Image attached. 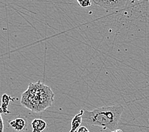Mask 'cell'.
<instances>
[{
	"instance_id": "8",
	"label": "cell",
	"mask_w": 149,
	"mask_h": 132,
	"mask_svg": "<svg viewBox=\"0 0 149 132\" xmlns=\"http://www.w3.org/2000/svg\"><path fill=\"white\" fill-rule=\"evenodd\" d=\"M77 2L79 3V5L83 8L89 7L91 5V3L90 0H76Z\"/></svg>"
},
{
	"instance_id": "12",
	"label": "cell",
	"mask_w": 149,
	"mask_h": 132,
	"mask_svg": "<svg viewBox=\"0 0 149 132\" xmlns=\"http://www.w3.org/2000/svg\"><path fill=\"white\" fill-rule=\"evenodd\" d=\"M136 1H141V0H136Z\"/></svg>"
},
{
	"instance_id": "5",
	"label": "cell",
	"mask_w": 149,
	"mask_h": 132,
	"mask_svg": "<svg viewBox=\"0 0 149 132\" xmlns=\"http://www.w3.org/2000/svg\"><path fill=\"white\" fill-rule=\"evenodd\" d=\"M8 123L10 126L18 132L23 131L26 126V121L23 118H17L15 119L9 121Z\"/></svg>"
},
{
	"instance_id": "9",
	"label": "cell",
	"mask_w": 149,
	"mask_h": 132,
	"mask_svg": "<svg viewBox=\"0 0 149 132\" xmlns=\"http://www.w3.org/2000/svg\"><path fill=\"white\" fill-rule=\"evenodd\" d=\"M77 132H90V131L85 126H81L79 128V129H78Z\"/></svg>"
},
{
	"instance_id": "10",
	"label": "cell",
	"mask_w": 149,
	"mask_h": 132,
	"mask_svg": "<svg viewBox=\"0 0 149 132\" xmlns=\"http://www.w3.org/2000/svg\"><path fill=\"white\" fill-rule=\"evenodd\" d=\"M0 119H1V132H3V130H4V123H3V117L1 115L0 116Z\"/></svg>"
},
{
	"instance_id": "4",
	"label": "cell",
	"mask_w": 149,
	"mask_h": 132,
	"mask_svg": "<svg viewBox=\"0 0 149 132\" xmlns=\"http://www.w3.org/2000/svg\"><path fill=\"white\" fill-rule=\"evenodd\" d=\"M84 110H81L79 114L74 116L71 121V129L69 132H77L83 121Z\"/></svg>"
},
{
	"instance_id": "1",
	"label": "cell",
	"mask_w": 149,
	"mask_h": 132,
	"mask_svg": "<svg viewBox=\"0 0 149 132\" xmlns=\"http://www.w3.org/2000/svg\"><path fill=\"white\" fill-rule=\"evenodd\" d=\"M55 94L48 86L38 81L29 84L27 90L21 95L20 103L34 112H41L51 107Z\"/></svg>"
},
{
	"instance_id": "2",
	"label": "cell",
	"mask_w": 149,
	"mask_h": 132,
	"mask_svg": "<svg viewBox=\"0 0 149 132\" xmlns=\"http://www.w3.org/2000/svg\"><path fill=\"white\" fill-rule=\"evenodd\" d=\"M123 111L124 107L120 104L101 107L90 111L84 110L83 119L92 125L113 131L116 130Z\"/></svg>"
},
{
	"instance_id": "11",
	"label": "cell",
	"mask_w": 149,
	"mask_h": 132,
	"mask_svg": "<svg viewBox=\"0 0 149 132\" xmlns=\"http://www.w3.org/2000/svg\"><path fill=\"white\" fill-rule=\"evenodd\" d=\"M111 132H123V131L121 130H119V129H116L113 131H111Z\"/></svg>"
},
{
	"instance_id": "3",
	"label": "cell",
	"mask_w": 149,
	"mask_h": 132,
	"mask_svg": "<svg viewBox=\"0 0 149 132\" xmlns=\"http://www.w3.org/2000/svg\"><path fill=\"white\" fill-rule=\"evenodd\" d=\"M95 4L106 10H113L126 5L127 0H92Z\"/></svg>"
},
{
	"instance_id": "7",
	"label": "cell",
	"mask_w": 149,
	"mask_h": 132,
	"mask_svg": "<svg viewBox=\"0 0 149 132\" xmlns=\"http://www.w3.org/2000/svg\"><path fill=\"white\" fill-rule=\"evenodd\" d=\"M31 126L33 128V132H42L47 126V124L41 119H35L31 122Z\"/></svg>"
},
{
	"instance_id": "6",
	"label": "cell",
	"mask_w": 149,
	"mask_h": 132,
	"mask_svg": "<svg viewBox=\"0 0 149 132\" xmlns=\"http://www.w3.org/2000/svg\"><path fill=\"white\" fill-rule=\"evenodd\" d=\"M15 98L10 97L6 94H3L2 96L1 100V114H5V115H8L10 112L8 110V105L10 101H14Z\"/></svg>"
}]
</instances>
